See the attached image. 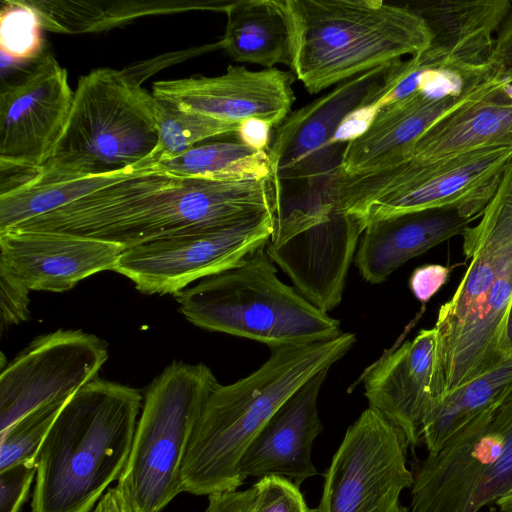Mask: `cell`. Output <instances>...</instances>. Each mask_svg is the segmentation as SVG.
I'll return each mask as SVG.
<instances>
[{"label": "cell", "instance_id": "1", "mask_svg": "<svg viewBox=\"0 0 512 512\" xmlns=\"http://www.w3.org/2000/svg\"><path fill=\"white\" fill-rule=\"evenodd\" d=\"M276 203L271 177L211 180L152 165L11 229L64 233L130 248L233 227L274 214Z\"/></svg>", "mask_w": 512, "mask_h": 512}, {"label": "cell", "instance_id": "2", "mask_svg": "<svg viewBox=\"0 0 512 512\" xmlns=\"http://www.w3.org/2000/svg\"><path fill=\"white\" fill-rule=\"evenodd\" d=\"M470 264L435 326L434 404L509 355L512 301V158L479 222L462 235Z\"/></svg>", "mask_w": 512, "mask_h": 512}, {"label": "cell", "instance_id": "3", "mask_svg": "<svg viewBox=\"0 0 512 512\" xmlns=\"http://www.w3.org/2000/svg\"><path fill=\"white\" fill-rule=\"evenodd\" d=\"M356 342L354 333L309 345L271 349L248 376L218 384L194 427L182 464L180 490L193 495L237 490L240 461L275 412L319 372L330 369Z\"/></svg>", "mask_w": 512, "mask_h": 512}, {"label": "cell", "instance_id": "4", "mask_svg": "<svg viewBox=\"0 0 512 512\" xmlns=\"http://www.w3.org/2000/svg\"><path fill=\"white\" fill-rule=\"evenodd\" d=\"M143 397L95 377L66 402L35 458L31 512H92L127 464Z\"/></svg>", "mask_w": 512, "mask_h": 512}, {"label": "cell", "instance_id": "5", "mask_svg": "<svg viewBox=\"0 0 512 512\" xmlns=\"http://www.w3.org/2000/svg\"><path fill=\"white\" fill-rule=\"evenodd\" d=\"M157 143L153 95L123 70L97 68L79 78L51 154L19 186L60 184L152 166L148 158Z\"/></svg>", "mask_w": 512, "mask_h": 512}, {"label": "cell", "instance_id": "6", "mask_svg": "<svg viewBox=\"0 0 512 512\" xmlns=\"http://www.w3.org/2000/svg\"><path fill=\"white\" fill-rule=\"evenodd\" d=\"M296 29L293 73L316 94L429 47L424 20L381 0H289Z\"/></svg>", "mask_w": 512, "mask_h": 512}, {"label": "cell", "instance_id": "7", "mask_svg": "<svg viewBox=\"0 0 512 512\" xmlns=\"http://www.w3.org/2000/svg\"><path fill=\"white\" fill-rule=\"evenodd\" d=\"M511 158L512 146H489L428 162L396 159L353 175L336 170L327 194L339 213L364 230L377 220L446 207H458L475 220Z\"/></svg>", "mask_w": 512, "mask_h": 512}, {"label": "cell", "instance_id": "8", "mask_svg": "<svg viewBox=\"0 0 512 512\" xmlns=\"http://www.w3.org/2000/svg\"><path fill=\"white\" fill-rule=\"evenodd\" d=\"M266 247V246H265ZM265 247L175 295L193 325L268 345H309L342 334L340 321L277 276Z\"/></svg>", "mask_w": 512, "mask_h": 512}, {"label": "cell", "instance_id": "9", "mask_svg": "<svg viewBox=\"0 0 512 512\" xmlns=\"http://www.w3.org/2000/svg\"><path fill=\"white\" fill-rule=\"evenodd\" d=\"M203 363L174 361L148 387L117 486L136 512H161L178 494L194 427L218 385Z\"/></svg>", "mask_w": 512, "mask_h": 512}, {"label": "cell", "instance_id": "10", "mask_svg": "<svg viewBox=\"0 0 512 512\" xmlns=\"http://www.w3.org/2000/svg\"><path fill=\"white\" fill-rule=\"evenodd\" d=\"M414 474L410 512H479L512 489V393L428 454Z\"/></svg>", "mask_w": 512, "mask_h": 512}, {"label": "cell", "instance_id": "11", "mask_svg": "<svg viewBox=\"0 0 512 512\" xmlns=\"http://www.w3.org/2000/svg\"><path fill=\"white\" fill-rule=\"evenodd\" d=\"M390 66L339 83L329 93L290 113L275 129L267 152L277 193L276 208L287 181L305 183L303 192L287 202L327 196L329 180L346 146L335 142L336 134L347 117L377 101Z\"/></svg>", "mask_w": 512, "mask_h": 512}, {"label": "cell", "instance_id": "12", "mask_svg": "<svg viewBox=\"0 0 512 512\" xmlns=\"http://www.w3.org/2000/svg\"><path fill=\"white\" fill-rule=\"evenodd\" d=\"M408 448L403 432L368 406L347 428L311 512H410L400 500L414 481Z\"/></svg>", "mask_w": 512, "mask_h": 512}, {"label": "cell", "instance_id": "13", "mask_svg": "<svg viewBox=\"0 0 512 512\" xmlns=\"http://www.w3.org/2000/svg\"><path fill=\"white\" fill-rule=\"evenodd\" d=\"M274 214L210 232L187 234L126 248L115 270L138 291L176 295L192 282L239 265L268 243Z\"/></svg>", "mask_w": 512, "mask_h": 512}, {"label": "cell", "instance_id": "14", "mask_svg": "<svg viewBox=\"0 0 512 512\" xmlns=\"http://www.w3.org/2000/svg\"><path fill=\"white\" fill-rule=\"evenodd\" d=\"M107 358V343L82 330L34 339L1 372L0 433L40 405L74 394L97 377Z\"/></svg>", "mask_w": 512, "mask_h": 512}, {"label": "cell", "instance_id": "15", "mask_svg": "<svg viewBox=\"0 0 512 512\" xmlns=\"http://www.w3.org/2000/svg\"><path fill=\"white\" fill-rule=\"evenodd\" d=\"M74 91L48 51L0 94V170L37 173L68 118Z\"/></svg>", "mask_w": 512, "mask_h": 512}, {"label": "cell", "instance_id": "16", "mask_svg": "<svg viewBox=\"0 0 512 512\" xmlns=\"http://www.w3.org/2000/svg\"><path fill=\"white\" fill-rule=\"evenodd\" d=\"M293 75L277 68L252 71L229 65L219 76L194 75L152 84L153 97L180 109L229 122L250 118L276 129L290 114L295 101Z\"/></svg>", "mask_w": 512, "mask_h": 512}, {"label": "cell", "instance_id": "17", "mask_svg": "<svg viewBox=\"0 0 512 512\" xmlns=\"http://www.w3.org/2000/svg\"><path fill=\"white\" fill-rule=\"evenodd\" d=\"M126 248L107 241L55 232H0V273L28 290L64 292L102 271L115 270Z\"/></svg>", "mask_w": 512, "mask_h": 512}, {"label": "cell", "instance_id": "18", "mask_svg": "<svg viewBox=\"0 0 512 512\" xmlns=\"http://www.w3.org/2000/svg\"><path fill=\"white\" fill-rule=\"evenodd\" d=\"M436 342L434 328L420 330L377 361L363 380L369 407L399 428L412 448L422 442V425L434 405Z\"/></svg>", "mask_w": 512, "mask_h": 512}, {"label": "cell", "instance_id": "19", "mask_svg": "<svg viewBox=\"0 0 512 512\" xmlns=\"http://www.w3.org/2000/svg\"><path fill=\"white\" fill-rule=\"evenodd\" d=\"M329 370L319 372L296 391L255 436L240 461L244 481L279 476L300 486L318 474L311 452L323 430L318 397Z\"/></svg>", "mask_w": 512, "mask_h": 512}, {"label": "cell", "instance_id": "20", "mask_svg": "<svg viewBox=\"0 0 512 512\" xmlns=\"http://www.w3.org/2000/svg\"><path fill=\"white\" fill-rule=\"evenodd\" d=\"M472 221L458 207H446L371 222L359 240L353 262L364 280L383 283L413 257L462 236Z\"/></svg>", "mask_w": 512, "mask_h": 512}, {"label": "cell", "instance_id": "21", "mask_svg": "<svg viewBox=\"0 0 512 512\" xmlns=\"http://www.w3.org/2000/svg\"><path fill=\"white\" fill-rule=\"evenodd\" d=\"M502 82L470 95L435 101L419 92L381 107L367 128L347 142L337 171L353 175L375 169L403 154L429 127L484 97Z\"/></svg>", "mask_w": 512, "mask_h": 512}, {"label": "cell", "instance_id": "22", "mask_svg": "<svg viewBox=\"0 0 512 512\" xmlns=\"http://www.w3.org/2000/svg\"><path fill=\"white\" fill-rule=\"evenodd\" d=\"M505 84L438 120L391 161L428 162L483 147L512 146V100L503 90Z\"/></svg>", "mask_w": 512, "mask_h": 512}, {"label": "cell", "instance_id": "23", "mask_svg": "<svg viewBox=\"0 0 512 512\" xmlns=\"http://www.w3.org/2000/svg\"><path fill=\"white\" fill-rule=\"evenodd\" d=\"M404 5L424 20L431 45L477 65L489 61L496 34L512 8L509 0H421Z\"/></svg>", "mask_w": 512, "mask_h": 512}, {"label": "cell", "instance_id": "24", "mask_svg": "<svg viewBox=\"0 0 512 512\" xmlns=\"http://www.w3.org/2000/svg\"><path fill=\"white\" fill-rule=\"evenodd\" d=\"M220 46L237 62L294 68L296 29L289 0H238L225 11Z\"/></svg>", "mask_w": 512, "mask_h": 512}, {"label": "cell", "instance_id": "25", "mask_svg": "<svg viewBox=\"0 0 512 512\" xmlns=\"http://www.w3.org/2000/svg\"><path fill=\"white\" fill-rule=\"evenodd\" d=\"M42 28L55 33L101 32L137 18L192 10L225 12L233 1L195 0H26Z\"/></svg>", "mask_w": 512, "mask_h": 512}, {"label": "cell", "instance_id": "26", "mask_svg": "<svg viewBox=\"0 0 512 512\" xmlns=\"http://www.w3.org/2000/svg\"><path fill=\"white\" fill-rule=\"evenodd\" d=\"M511 393L512 354L434 405L421 429V439L428 454L438 452L464 428L492 414Z\"/></svg>", "mask_w": 512, "mask_h": 512}, {"label": "cell", "instance_id": "27", "mask_svg": "<svg viewBox=\"0 0 512 512\" xmlns=\"http://www.w3.org/2000/svg\"><path fill=\"white\" fill-rule=\"evenodd\" d=\"M157 165L174 175L211 180L271 177L268 152L254 150L239 140L195 146Z\"/></svg>", "mask_w": 512, "mask_h": 512}, {"label": "cell", "instance_id": "28", "mask_svg": "<svg viewBox=\"0 0 512 512\" xmlns=\"http://www.w3.org/2000/svg\"><path fill=\"white\" fill-rule=\"evenodd\" d=\"M137 168L141 167L127 168L112 174L91 176L60 184L19 186L2 192L0 193V232L57 209Z\"/></svg>", "mask_w": 512, "mask_h": 512}, {"label": "cell", "instance_id": "29", "mask_svg": "<svg viewBox=\"0 0 512 512\" xmlns=\"http://www.w3.org/2000/svg\"><path fill=\"white\" fill-rule=\"evenodd\" d=\"M154 114L158 143L148 158L152 165L174 159L207 138L237 134L239 128V123H229L195 111L180 109L155 97Z\"/></svg>", "mask_w": 512, "mask_h": 512}, {"label": "cell", "instance_id": "30", "mask_svg": "<svg viewBox=\"0 0 512 512\" xmlns=\"http://www.w3.org/2000/svg\"><path fill=\"white\" fill-rule=\"evenodd\" d=\"M71 396L40 405L0 433V470L35 461L44 439Z\"/></svg>", "mask_w": 512, "mask_h": 512}, {"label": "cell", "instance_id": "31", "mask_svg": "<svg viewBox=\"0 0 512 512\" xmlns=\"http://www.w3.org/2000/svg\"><path fill=\"white\" fill-rule=\"evenodd\" d=\"M42 25L26 0H5L0 12V50L20 63L35 62L44 53Z\"/></svg>", "mask_w": 512, "mask_h": 512}, {"label": "cell", "instance_id": "32", "mask_svg": "<svg viewBox=\"0 0 512 512\" xmlns=\"http://www.w3.org/2000/svg\"><path fill=\"white\" fill-rule=\"evenodd\" d=\"M255 488L253 512H311L299 486L279 476L259 478Z\"/></svg>", "mask_w": 512, "mask_h": 512}, {"label": "cell", "instance_id": "33", "mask_svg": "<svg viewBox=\"0 0 512 512\" xmlns=\"http://www.w3.org/2000/svg\"><path fill=\"white\" fill-rule=\"evenodd\" d=\"M35 461L0 470V512H20L36 477Z\"/></svg>", "mask_w": 512, "mask_h": 512}, {"label": "cell", "instance_id": "34", "mask_svg": "<svg viewBox=\"0 0 512 512\" xmlns=\"http://www.w3.org/2000/svg\"><path fill=\"white\" fill-rule=\"evenodd\" d=\"M30 290L4 273H0L1 328L20 324L30 318Z\"/></svg>", "mask_w": 512, "mask_h": 512}, {"label": "cell", "instance_id": "35", "mask_svg": "<svg viewBox=\"0 0 512 512\" xmlns=\"http://www.w3.org/2000/svg\"><path fill=\"white\" fill-rule=\"evenodd\" d=\"M452 267L440 264H425L417 267L409 278V288L414 297L428 302L448 281Z\"/></svg>", "mask_w": 512, "mask_h": 512}, {"label": "cell", "instance_id": "36", "mask_svg": "<svg viewBox=\"0 0 512 512\" xmlns=\"http://www.w3.org/2000/svg\"><path fill=\"white\" fill-rule=\"evenodd\" d=\"M255 505L254 486L246 490L214 493L208 496L205 512H253Z\"/></svg>", "mask_w": 512, "mask_h": 512}, {"label": "cell", "instance_id": "37", "mask_svg": "<svg viewBox=\"0 0 512 512\" xmlns=\"http://www.w3.org/2000/svg\"><path fill=\"white\" fill-rule=\"evenodd\" d=\"M272 129L268 122L257 118H250L239 124L236 135L239 141L248 147L258 151H267L272 138Z\"/></svg>", "mask_w": 512, "mask_h": 512}, {"label": "cell", "instance_id": "38", "mask_svg": "<svg viewBox=\"0 0 512 512\" xmlns=\"http://www.w3.org/2000/svg\"><path fill=\"white\" fill-rule=\"evenodd\" d=\"M92 512H136V510L116 485L107 490Z\"/></svg>", "mask_w": 512, "mask_h": 512}, {"label": "cell", "instance_id": "39", "mask_svg": "<svg viewBox=\"0 0 512 512\" xmlns=\"http://www.w3.org/2000/svg\"><path fill=\"white\" fill-rule=\"evenodd\" d=\"M495 506L501 512H512V489L501 496L496 502Z\"/></svg>", "mask_w": 512, "mask_h": 512}, {"label": "cell", "instance_id": "40", "mask_svg": "<svg viewBox=\"0 0 512 512\" xmlns=\"http://www.w3.org/2000/svg\"><path fill=\"white\" fill-rule=\"evenodd\" d=\"M506 339L510 354H512V301L508 310L506 322Z\"/></svg>", "mask_w": 512, "mask_h": 512}, {"label": "cell", "instance_id": "41", "mask_svg": "<svg viewBox=\"0 0 512 512\" xmlns=\"http://www.w3.org/2000/svg\"><path fill=\"white\" fill-rule=\"evenodd\" d=\"M504 92L512 100V83H507L503 87Z\"/></svg>", "mask_w": 512, "mask_h": 512}, {"label": "cell", "instance_id": "42", "mask_svg": "<svg viewBox=\"0 0 512 512\" xmlns=\"http://www.w3.org/2000/svg\"><path fill=\"white\" fill-rule=\"evenodd\" d=\"M488 512H501L496 506H490Z\"/></svg>", "mask_w": 512, "mask_h": 512}]
</instances>
